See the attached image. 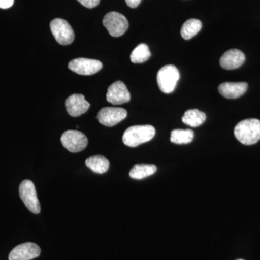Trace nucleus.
Listing matches in <instances>:
<instances>
[{
    "label": "nucleus",
    "instance_id": "1",
    "mask_svg": "<svg viewBox=\"0 0 260 260\" xmlns=\"http://www.w3.org/2000/svg\"><path fill=\"white\" fill-rule=\"evenodd\" d=\"M234 135L242 144H255L260 140V121L249 119L240 121L234 129Z\"/></svg>",
    "mask_w": 260,
    "mask_h": 260
},
{
    "label": "nucleus",
    "instance_id": "2",
    "mask_svg": "<svg viewBox=\"0 0 260 260\" xmlns=\"http://www.w3.org/2000/svg\"><path fill=\"white\" fill-rule=\"evenodd\" d=\"M155 135V129L151 125L130 126L123 135V143L126 146L135 148L150 141Z\"/></svg>",
    "mask_w": 260,
    "mask_h": 260
},
{
    "label": "nucleus",
    "instance_id": "3",
    "mask_svg": "<svg viewBox=\"0 0 260 260\" xmlns=\"http://www.w3.org/2000/svg\"><path fill=\"white\" fill-rule=\"evenodd\" d=\"M180 75L174 65L168 64L159 70L157 82L159 88L164 93H171L175 90Z\"/></svg>",
    "mask_w": 260,
    "mask_h": 260
},
{
    "label": "nucleus",
    "instance_id": "4",
    "mask_svg": "<svg viewBox=\"0 0 260 260\" xmlns=\"http://www.w3.org/2000/svg\"><path fill=\"white\" fill-rule=\"evenodd\" d=\"M19 194L24 204L31 213L39 214L41 212V205L38 199L35 185L32 181L24 180L19 186Z\"/></svg>",
    "mask_w": 260,
    "mask_h": 260
},
{
    "label": "nucleus",
    "instance_id": "5",
    "mask_svg": "<svg viewBox=\"0 0 260 260\" xmlns=\"http://www.w3.org/2000/svg\"><path fill=\"white\" fill-rule=\"evenodd\" d=\"M103 24L112 37H119L129 28L127 19L117 12H111L105 15Z\"/></svg>",
    "mask_w": 260,
    "mask_h": 260
},
{
    "label": "nucleus",
    "instance_id": "6",
    "mask_svg": "<svg viewBox=\"0 0 260 260\" xmlns=\"http://www.w3.org/2000/svg\"><path fill=\"white\" fill-rule=\"evenodd\" d=\"M50 28L56 42L61 45H69L75 39V32L71 25L65 20L56 18L50 23Z\"/></svg>",
    "mask_w": 260,
    "mask_h": 260
},
{
    "label": "nucleus",
    "instance_id": "7",
    "mask_svg": "<svg viewBox=\"0 0 260 260\" xmlns=\"http://www.w3.org/2000/svg\"><path fill=\"white\" fill-rule=\"evenodd\" d=\"M61 144L72 153H78L86 148L88 138L78 130H68L61 137Z\"/></svg>",
    "mask_w": 260,
    "mask_h": 260
},
{
    "label": "nucleus",
    "instance_id": "8",
    "mask_svg": "<svg viewBox=\"0 0 260 260\" xmlns=\"http://www.w3.org/2000/svg\"><path fill=\"white\" fill-rule=\"evenodd\" d=\"M68 68L77 74L91 75L100 71L102 69L103 64L100 61L95 59L78 58L70 61Z\"/></svg>",
    "mask_w": 260,
    "mask_h": 260
},
{
    "label": "nucleus",
    "instance_id": "9",
    "mask_svg": "<svg viewBox=\"0 0 260 260\" xmlns=\"http://www.w3.org/2000/svg\"><path fill=\"white\" fill-rule=\"evenodd\" d=\"M126 116L127 112L123 108L105 107L99 111L97 118L103 125L114 126L124 120Z\"/></svg>",
    "mask_w": 260,
    "mask_h": 260
},
{
    "label": "nucleus",
    "instance_id": "10",
    "mask_svg": "<svg viewBox=\"0 0 260 260\" xmlns=\"http://www.w3.org/2000/svg\"><path fill=\"white\" fill-rule=\"evenodd\" d=\"M41 254V249L34 243L27 242L17 246L9 254V260H31Z\"/></svg>",
    "mask_w": 260,
    "mask_h": 260
},
{
    "label": "nucleus",
    "instance_id": "11",
    "mask_svg": "<svg viewBox=\"0 0 260 260\" xmlns=\"http://www.w3.org/2000/svg\"><path fill=\"white\" fill-rule=\"evenodd\" d=\"M130 99L129 92L123 82L116 81L108 88L107 100L113 105L125 104L129 102Z\"/></svg>",
    "mask_w": 260,
    "mask_h": 260
},
{
    "label": "nucleus",
    "instance_id": "12",
    "mask_svg": "<svg viewBox=\"0 0 260 260\" xmlns=\"http://www.w3.org/2000/svg\"><path fill=\"white\" fill-rule=\"evenodd\" d=\"M65 107L70 116L77 117L87 112L90 108V104L82 94H73L67 99Z\"/></svg>",
    "mask_w": 260,
    "mask_h": 260
},
{
    "label": "nucleus",
    "instance_id": "13",
    "mask_svg": "<svg viewBox=\"0 0 260 260\" xmlns=\"http://www.w3.org/2000/svg\"><path fill=\"white\" fill-rule=\"evenodd\" d=\"M245 55L239 49H230L224 53L220 59V64L223 69H237L245 61Z\"/></svg>",
    "mask_w": 260,
    "mask_h": 260
},
{
    "label": "nucleus",
    "instance_id": "14",
    "mask_svg": "<svg viewBox=\"0 0 260 260\" xmlns=\"http://www.w3.org/2000/svg\"><path fill=\"white\" fill-rule=\"evenodd\" d=\"M248 88V84L242 83H232L226 82L220 84L218 87L219 93L223 97L229 99H235L242 96L246 93Z\"/></svg>",
    "mask_w": 260,
    "mask_h": 260
},
{
    "label": "nucleus",
    "instance_id": "15",
    "mask_svg": "<svg viewBox=\"0 0 260 260\" xmlns=\"http://www.w3.org/2000/svg\"><path fill=\"white\" fill-rule=\"evenodd\" d=\"M85 164L90 170L99 174L107 172L110 166L109 160L103 155H93L90 157L85 160Z\"/></svg>",
    "mask_w": 260,
    "mask_h": 260
},
{
    "label": "nucleus",
    "instance_id": "16",
    "mask_svg": "<svg viewBox=\"0 0 260 260\" xmlns=\"http://www.w3.org/2000/svg\"><path fill=\"white\" fill-rule=\"evenodd\" d=\"M156 171V166L154 164H136L130 170L129 177L134 179H143L153 175Z\"/></svg>",
    "mask_w": 260,
    "mask_h": 260
},
{
    "label": "nucleus",
    "instance_id": "17",
    "mask_svg": "<svg viewBox=\"0 0 260 260\" xmlns=\"http://www.w3.org/2000/svg\"><path fill=\"white\" fill-rule=\"evenodd\" d=\"M181 119L186 125L197 127L205 122L206 115L204 112H200L198 109H189L184 113Z\"/></svg>",
    "mask_w": 260,
    "mask_h": 260
},
{
    "label": "nucleus",
    "instance_id": "18",
    "mask_svg": "<svg viewBox=\"0 0 260 260\" xmlns=\"http://www.w3.org/2000/svg\"><path fill=\"white\" fill-rule=\"evenodd\" d=\"M202 28V23L198 19H189L183 24L181 29V37L189 40L196 36Z\"/></svg>",
    "mask_w": 260,
    "mask_h": 260
},
{
    "label": "nucleus",
    "instance_id": "19",
    "mask_svg": "<svg viewBox=\"0 0 260 260\" xmlns=\"http://www.w3.org/2000/svg\"><path fill=\"white\" fill-rule=\"evenodd\" d=\"M194 139V132L191 129H174L171 133V142L175 144H188Z\"/></svg>",
    "mask_w": 260,
    "mask_h": 260
},
{
    "label": "nucleus",
    "instance_id": "20",
    "mask_svg": "<svg viewBox=\"0 0 260 260\" xmlns=\"http://www.w3.org/2000/svg\"><path fill=\"white\" fill-rule=\"evenodd\" d=\"M151 56L149 47L145 44H140L132 52L130 59L135 64L145 62L150 59Z\"/></svg>",
    "mask_w": 260,
    "mask_h": 260
},
{
    "label": "nucleus",
    "instance_id": "21",
    "mask_svg": "<svg viewBox=\"0 0 260 260\" xmlns=\"http://www.w3.org/2000/svg\"><path fill=\"white\" fill-rule=\"evenodd\" d=\"M78 2L85 7V8H89V9H92V8H95L99 5L100 3V0H78Z\"/></svg>",
    "mask_w": 260,
    "mask_h": 260
},
{
    "label": "nucleus",
    "instance_id": "22",
    "mask_svg": "<svg viewBox=\"0 0 260 260\" xmlns=\"http://www.w3.org/2000/svg\"><path fill=\"white\" fill-rule=\"evenodd\" d=\"M14 4V0H0V8L8 9Z\"/></svg>",
    "mask_w": 260,
    "mask_h": 260
},
{
    "label": "nucleus",
    "instance_id": "23",
    "mask_svg": "<svg viewBox=\"0 0 260 260\" xmlns=\"http://www.w3.org/2000/svg\"><path fill=\"white\" fill-rule=\"evenodd\" d=\"M142 0H125L126 5L131 8H136L141 3Z\"/></svg>",
    "mask_w": 260,
    "mask_h": 260
},
{
    "label": "nucleus",
    "instance_id": "24",
    "mask_svg": "<svg viewBox=\"0 0 260 260\" xmlns=\"http://www.w3.org/2000/svg\"><path fill=\"white\" fill-rule=\"evenodd\" d=\"M237 260H244V259H237Z\"/></svg>",
    "mask_w": 260,
    "mask_h": 260
}]
</instances>
